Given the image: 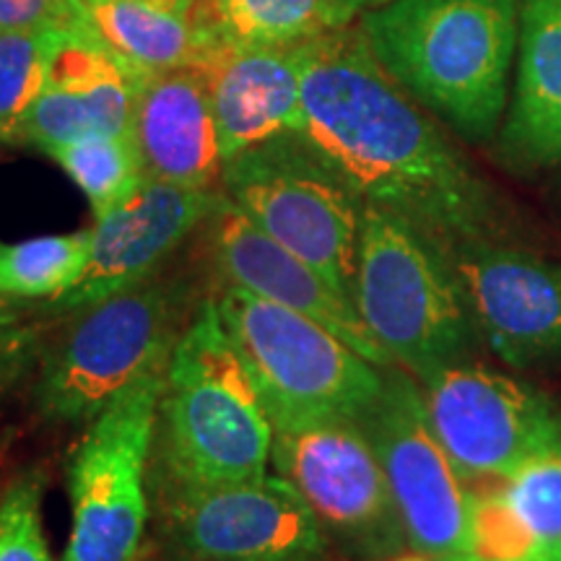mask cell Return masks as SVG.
Instances as JSON below:
<instances>
[{"mask_svg": "<svg viewBox=\"0 0 561 561\" xmlns=\"http://www.w3.org/2000/svg\"><path fill=\"white\" fill-rule=\"evenodd\" d=\"M299 50V136L364 203L413 224L445 255L486 242L489 187L398 83L362 30L328 32Z\"/></svg>", "mask_w": 561, "mask_h": 561, "instance_id": "1", "label": "cell"}, {"mask_svg": "<svg viewBox=\"0 0 561 561\" xmlns=\"http://www.w3.org/2000/svg\"><path fill=\"white\" fill-rule=\"evenodd\" d=\"M273 426L214 297L203 299L164 369L151 486H216L268 473Z\"/></svg>", "mask_w": 561, "mask_h": 561, "instance_id": "2", "label": "cell"}, {"mask_svg": "<svg viewBox=\"0 0 561 561\" xmlns=\"http://www.w3.org/2000/svg\"><path fill=\"white\" fill-rule=\"evenodd\" d=\"M359 30L392 79L460 136L494 133L520 37L517 0H390L364 11Z\"/></svg>", "mask_w": 561, "mask_h": 561, "instance_id": "3", "label": "cell"}, {"mask_svg": "<svg viewBox=\"0 0 561 561\" xmlns=\"http://www.w3.org/2000/svg\"><path fill=\"white\" fill-rule=\"evenodd\" d=\"M195 310L191 280L178 273L76 310L39 356L37 411L55 424H91L140 377L167 367Z\"/></svg>", "mask_w": 561, "mask_h": 561, "instance_id": "4", "label": "cell"}, {"mask_svg": "<svg viewBox=\"0 0 561 561\" xmlns=\"http://www.w3.org/2000/svg\"><path fill=\"white\" fill-rule=\"evenodd\" d=\"M351 299L390 362L416 380L462 362L476 335L450 257L371 203L362 208Z\"/></svg>", "mask_w": 561, "mask_h": 561, "instance_id": "5", "label": "cell"}, {"mask_svg": "<svg viewBox=\"0 0 561 561\" xmlns=\"http://www.w3.org/2000/svg\"><path fill=\"white\" fill-rule=\"evenodd\" d=\"M271 466L318 517L328 543L356 561L409 549L401 515L359 419L273 413Z\"/></svg>", "mask_w": 561, "mask_h": 561, "instance_id": "6", "label": "cell"}, {"mask_svg": "<svg viewBox=\"0 0 561 561\" xmlns=\"http://www.w3.org/2000/svg\"><path fill=\"white\" fill-rule=\"evenodd\" d=\"M224 195L271 240L310 263L351 297L364 201L299 133L265 140L229 159Z\"/></svg>", "mask_w": 561, "mask_h": 561, "instance_id": "7", "label": "cell"}, {"mask_svg": "<svg viewBox=\"0 0 561 561\" xmlns=\"http://www.w3.org/2000/svg\"><path fill=\"white\" fill-rule=\"evenodd\" d=\"M164 369L117 396L68 458L70 536L62 561H133L151 515V453Z\"/></svg>", "mask_w": 561, "mask_h": 561, "instance_id": "8", "label": "cell"}, {"mask_svg": "<svg viewBox=\"0 0 561 561\" xmlns=\"http://www.w3.org/2000/svg\"><path fill=\"white\" fill-rule=\"evenodd\" d=\"M214 301L268 416L343 413L359 419L380 396L385 367L364 359L320 322L240 286H221Z\"/></svg>", "mask_w": 561, "mask_h": 561, "instance_id": "9", "label": "cell"}, {"mask_svg": "<svg viewBox=\"0 0 561 561\" xmlns=\"http://www.w3.org/2000/svg\"><path fill=\"white\" fill-rule=\"evenodd\" d=\"M388 476L409 549L460 561L468 538V481L445 450L411 371L385 367L377 401L359 416Z\"/></svg>", "mask_w": 561, "mask_h": 561, "instance_id": "10", "label": "cell"}, {"mask_svg": "<svg viewBox=\"0 0 561 561\" xmlns=\"http://www.w3.org/2000/svg\"><path fill=\"white\" fill-rule=\"evenodd\" d=\"M161 525L193 561H322L328 538L276 473L216 486H151Z\"/></svg>", "mask_w": 561, "mask_h": 561, "instance_id": "11", "label": "cell"}, {"mask_svg": "<svg viewBox=\"0 0 561 561\" xmlns=\"http://www.w3.org/2000/svg\"><path fill=\"white\" fill-rule=\"evenodd\" d=\"M426 413L462 479L504 481L561 434V411L515 377L453 362L419 380Z\"/></svg>", "mask_w": 561, "mask_h": 561, "instance_id": "12", "label": "cell"}, {"mask_svg": "<svg viewBox=\"0 0 561 561\" xmlns=\"http://www.w3.org/2000/svg\"><path fill=\"white\" fill-rule=\"evenodd\" d=\"M450 257L473 331L504 364L528 369L561 356V268L491 240Z\"/></svg>", "mask_w": 561, "mask_h": 561, "instance_id": "13", "label": "cell"}, {"mask_svg": "<svg viewBox=\"0 0 561 561\" xmlns=\"http://www.w3.org/2000/svg\"><path fill=\"white\" fill-rule=\"evenodd\" d=\"M224 193L144 178L128 198L91 229L89 263L79 284L55 299L53 312H76L157 276L201 224L216 214Z\"/></svg>", "mask_w": 561, "mask_h": 561, "instance_id": "14", "label": "cell"}, {"mask_svg": "<svg viewBox=\"0 0 561 561\" xmlns=\"http://www.w3.org/2000/svg\"><path fill=\"white\" fill-rule=\"evenodd\" d=\"M208 242L221 286H240L255 297L305 314L359 351L364 359L377 367H392L390 356L364 325L354 299L335 289L310 263L271 240L227 195L208 219Z\"/></svg>", "mask_w": 561, "mask_h": 561, "instance_id": "15", "label": "cell"}, {"mask_svg": "<svg viewBox=\"0 0 561 561\" xmlns=\"http://www.w3.org/2000/svg\"><path fill=\"white\" fill-rule=\"evenodd\" d=\"M79 21L50 34L47 83L26 112L19 144L53 153L94 133L128 136L140 83Z\"/></svg>", "mask_w": 561, "mask_h": 561, "instance_id": "16", "label": "cell"}, {"mask_svg": "<svg viewBox=\"0 0 561 561\" xmlns=\"http://www.w3.org/2000/svg\"><path fill=\"white\" fill-rule=\"evenodd\" d=\"M297 47H248L214 39L195 62L208 83L224 164L265 140L301 130Z\"/></svg>", "mask_w": 561, "mask_h": 561, "instance_id": "17", "label": "cell"}, {"mask_svg": "<svg viewBox=\"0 0 561 561\" xmlns=\"http://www.w3.org/2000/svg\"><path fill=\"white\" fill-rule=\"evenodd\" d=\"M130 140L144 178L214 191L224 153L208 83L198 68L164 70L140 83Z\"/></svg>", "mask_w": 561, "mask_h": 561, "instance_id": "18", "label": "cell"}, {"mask_svg": "<svg viewBox=\"0 0 561 561\" xmlns=\"http://www.w3.org/2000/svg\"><path fill=\"white\" fill-rule=\"evenodd\" d=\"M515 100L502 151L523 167L561 161V0H523Z\"/></svg>", "mask_w": 561, "mask_h": 561, "instance_id": "19", "label": "cell"}, {"mask_svg": "<svg viewBox=\"0 0 561 561\" xmlns=\"http://www.w3.org/2000/svg\"><path fill=\"white\" fill-rule=\"evenodd\" d=\"M76 21L138 79L195 66L219 39L187 13L164 11L149 0H79Z\"/></svg>", "mask_w": 561, "mask_h": 561, "instance_id": "20", "label": "cell"}, {"mask_svg": "<svg viewBox=\"0 0 561 561\" xmlns=\"http://www.w3.org/2000/svg\"><path fill=\"white\" fill-rule=\"evenodd\" d=\"M187 16L234 45L297 47L348 26L356 11L346 0H198Z\"/></svg>", "mask_w": 561, "mask_h": 561, "instance_id": "21", "label": "cell"}, {"mask_svg": "<svg viewBox=\"0 0 561 561\" xmlns=\"http://www.w3.org/2000/svg\"><path fill=\"white\" fill-rule=\"evenodd\" d=\"M91 229L0 242V297L53 305L79 284L89 263Z\"/></svg>", "mask_w": 561, "mask_h": 561, "instance_id": "22", "label": "cell"}, {"mask_svg": "<svg viewBox=\"0 0 561 561\" xmlns=\"http://www.w3.org/2000/svg\"><path fill=\"white\" fill-rule=\"evenodd\" d=\"M53 159L87 195L94 219L128 198L144 180L130 133L128 136H115V133L83 136L55 151Z\"/></svg>", "mask_w": 561, "mask_h": 561, "instance_id": "23", "label": "cell"}, {"mask_svg": "<svg viewBox=\"0 0 561 561\" xmlns=\"http://www.w3.org/2000/svg\"><path fill=\"white\" fill-rule=\"evenodd\" d=\"M468 489V538L460 561H551L504 481H476Z\"/></svg>", "mask_w": 561, "mask_h": 561, "instance_id": "24", "label": "cell"}, {"mask_svg": "<svg viewBox=\"0 0 561 561\" xmlns=\"http://www.w3.org/2000/svg\"><path fill=\"white\" fill-rule=\"evenodd\" d=\"M50 34L0 32V144H19L21 123L45 91Z\"/></svg>", "mask_w": 561, "mask_h": 561, "instance_id": "25", "label": "cell"}, {"mask_svg": "<svg viewBox=\"0 0 561 561\" xmlns=\"http://www.w3.org/2000/svg\"><path fill=\"white\" fill-rule=\"evenodd\" d=\"M504 489L551 561H561V434L504 479Z\"/></svg>", "mask_w": 561, "mask_h": 561, "instance_id": "26", "label": "cell"}, {"mask_svg": "<svg viewBox=\"0 0 561 561\" xmlns=\"http://www.w3.org/2000/svg\"><path fill=\"white\" fill-rule=\"evenodd\" d=\"M47 476L30 468L0 491V561H53L42 528Z\"/></svg>", "mask_w": 561, "mask_h": 561, "instance_id": "27", "label": "cell"}, {"mask_svg": "<svg viewBox=\"0 0 561 561\" xmlns=\"http://www.w3.org/2000/svg\"><path fill=\"white\" fill-rule=\"evenodd\" d=\"M79 0H0V32H45L73 24Z\"/></svg>", "mask_w": 561, "mask_h": 561, "instance_id": "28", "label": "cell"}, {"mask_svg": "<svg viewBox=\"0 0 561 561\" xmlns=\"http://www.w3.org/2000/svg\"><path fill=\"white\" fill-rule=\"evenodd\" d=\"M37 356H42L39 328L19 322L0 328V401L13 390V385L24 380Z\"/></svg>", "mask_w": 561, "mask_h": 561, "instance_id": "29", "label": "cell"}, {"mask_svg": "<svg viewBox=\"0 0 561 561\" xmlns=\"http://www.w3.org/2000/svg\"><path fill=\"white\" fill-rule=\"evenodd\" d=\"M19 322V307L16 301L9 297H0V328L16 325Z\"/></svg>", "mask_w": 561, "mask_h": 561, "instance_id": "30", "label": "cell"}, {"mask_svg": "<svg viewBox=\"0 0 561 561\" xmlns=\"http://www.w3.org/2000/svg\"><path fill=\"white\" fill-rule=\"evenodd\" d=\"M369 561H447V559H437V557H432V553H421V551L405 549V551L390 553V557H382V559H369Z\"/></svg>", "mask_w": 561, "mask_h": 561, "instance_id": "31", "label": "cell"}, {"mask_svg": "<svg viewBox=\"0 0 561 561\" xmlns=\"http://www.w3.org/2000/svg\"><path fill=\"white\" fill-rule=\"evenodd\" d=\"M149 3L159 5V9L164 11H174V13H191L193 5L198 3V0H149Z\"/></svg>", "mask_w": 561, "mask_h": 561, "instance_id": "32", "label": "cell"}, {"mask_svg": "<svg viewBox=\"0 0 561 561\" xmlns=\"http://www.w3.org/2000/svg\"><path fill=\"white\" fill-rule=\"evenodd\" d=\"M346 3L354 9L356 13L359 11H369V9H377V5H385L390 3V0H346Z\"/></svg>", "mask_w": 561, "mask_h": 561, "instance_id": "33", "label": "cell"}]
</instances>
